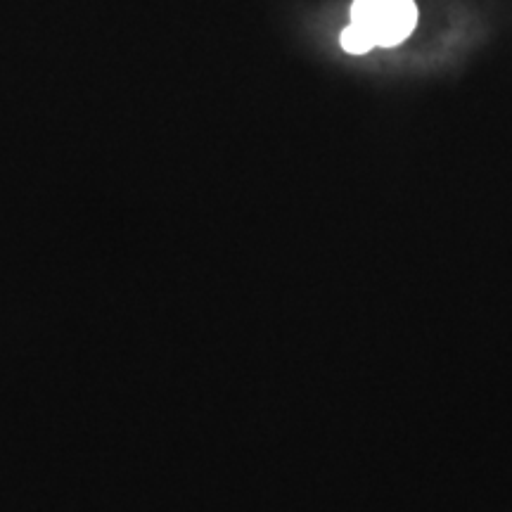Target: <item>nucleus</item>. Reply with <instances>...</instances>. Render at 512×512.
<instances>
[{
  "instance_id": "obj_1",
  "label": "nucleus",
  "mask_w": 512,
  "mask_h": 512,
  "mask_svg": "<svg viewBox=\"0 0 512 512\" xmlns=\"http://www.w3.org/2000/svg\"><path fill=\"white\" fill-rule=\"evenodd\" d=\"M351 24L366 31L375 46L394 48L413 34L418 8L413 0H354Z\"/></svg>"
},
{
  "instance_id": "obj_2",
  "label": "nucleus",
  "mask_w": 512,
  "mask_h": 512,
  "mask_svg": "<svg viewBox=\"0 0 512 512\" xmlns=\"http://www.w3.org/2000/svg\"><path fill=\"white\" fill-rule=\"evenodd\" d=\"M339 43H342V48L351 55H366L368 50L375 48L373 38H370L361 27H356V24H349V27L342 31Z\"/></svg>"
}]
</instances>
